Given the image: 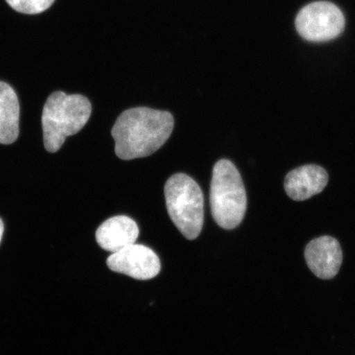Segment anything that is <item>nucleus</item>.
<instances>
[{
    "label": "nucleus",
    "instance_id": "nucleus-1",
    "mask_svg": "<svg viewBox=\"0 0 355 355\" xmlns=\"http://www.w3.org/2000/svg\"><path fill=\"white\" fill-rule=\"evenodd\" d=\"M174 124V118L167 111L146 107L125 110L111 131L115 153L125 161L149 157L166 143Z\"/></svg>",
    "mask_w": 355,
    "mask_h": 355
},
{
    "label": "nucleus",
    "instance_id": "nucleus-2",
    "mask_svg": "<svg viewBox=\"0 0 355 355\" xmlns=\"http://www.w3.org/2000/svg\"><path fill=\"white\" fill-rule=\"evenodd\" d=\"M91 113L92 105L85 96L53 93L42 112L44 148L49 153L58 152L67 137L76 135L86 125Z\"/></svg>",
    "mask_w": 355,
    "mask_h": 355
},
{
    "label": "nucleus",
    "instance_id": "nucleus-3",
    "mask_svg": "<svg viewBox=\"0 0 355 355\" xmlns=\"http://www.w3.org/2000/svg\"><path fill=\"white\" fill-rule=\"evenodd\" d=\"M213 218L225 230L241 223L247 209L242 177L232 162L220 159L213 168L210 191Z\"/></svg>",
    "mask_w": 355,
    "mask_h": 355
},
{
    "label": "nucleus",
    "instance_id": "nucleus-4",
    "mask_svg": "<svg viewBox=\"0 0 355 355\" xmlns=\"http://www.w3.org/2000/svg\"><path fill=\"white\" fill-rule=\"evenodd\" d=\"M166 207L171 219L186 239L193 241L202 232L204 198L201 188L187 175L176 174L165 185Z\"/></svg>",
    "mask_w": 355,
    "mask_h": 355
},
{
    "label": "nucleus",
    "instance_id": "nucleus-5",
    "mask_svg": "<svg viewBox=\"0 0 355 355\" xmlns=\"http://www.w3.org/2000/svg\"><path fill=\"white\" fill-rule=\"evenodd\" d=\"M345 25L343 12L334 3L327 1L308 4L295 19L299 34L312 42L331 41L343 32Z\"/></svg>",
    "mask_w": 355,
    "mask_h": 355
},
{
    "label": "nucleus",
    "instance_id": "nucleus-6",
    "mask_svg": "<svg viewBox=\"0 0 355 355\" xmlns=\"http://www.w3.org/2000/svg\"><path fill=\"white\" fill-rule=\"evenodd\" d=\"M106 263L113 272L140 281L153 279L161 270V261L157 254L150 248L137 243L111 254Z\"/></svg>",
    "mask_w": 355,
    "mask_h": 355
},
{
    "label": "nucleus",
    "instance_id": "nucleus-7",
    "mask_svg": "<svg viewBox=\"0 0 355 355\" xmlns=\"http://www.w3.org/2000/svg\"><path fill=\"white\" fill-rule=\"evenodd\" d=\"M304 257L309 269L322 279L334 278L343 261L339 242L331 236L313 239L306 246Z\"/></svg>",
    "mask_w": 355,
    "mask_h": 355
},
{
    "label": "nucleus",
    "instance_id": "nucleus-8",
    "mask_svg": "<svg viewBox=\"0 0 355 355\" xmlns=\"http://www.w3.org/2000/svg\"><path fill=\"white\" fill-rule=\"evenodd\" d=\"M327 183L328 175L322 167L307 165L288 173L285 180V189L292 200L301 202L322 192Z\"/></svg>",
    "mask_w": 355,
    "mask_h": 355
},
{
    "label": "nucleus",
    "instance_id": "nucleus-9",
    "mask_svg": "<svg viewBox=\"0 0 355 355\" xmlns=\"http://www.w3.org/2000/svg\"><path fill=\"white\" fill-rule=\"evenodd\" d=\"M139 235L136 222L126 216L111 217L96 230L99 246L112 254L135 243Z\"/></svg>",
    "mask_w": 355,
    "mask_h": 355
},
{
    "label": "nucleus",
    "instance_id": "nucleus-10",
    "mask_svg": "<svg viewBox=\"0 0 355 355\" xmlns=\"http://www.w3.org/2000/svg\"><path fill=\"white\" fill-rule=\"evenodd\" d=\"M20 107L16 92L0 81V144L15 143L19 135Z\"/></svg>",
    "mask_w": 355,
    "mask_h": 355
},
{
    "label": "nucleus",
    "instance_id": "nucleus-11",
    "mask_svg": "<svg viewBox=\"0 0 355 355\" xmlns=\"http://www.w3.org/2000/svg\"><path fill=\"white\" fill-rule=\"evenodd\" d=\"M6 2L17 12L25 15H37L47 10L55 0H6Z\"/></svg>",
    "mask_w": 355,
    "mask_h": 355
},
{
    "label": "nucleus",
    "instance_id": "nucleus-12",
    "mask_svg": "<svg viewBox=\"0 0 355 355\" xmlns=\"http://www.w3.org/2000/svg\"><path fill=\"white\" fill-rule=\"evenodd\" d=\"M4 225L3 223V220L0 219V242L2 241L3 234Z\"/></svg>",
    "mask_w": 355,
    "mask_h": 355
}]
</instances>
